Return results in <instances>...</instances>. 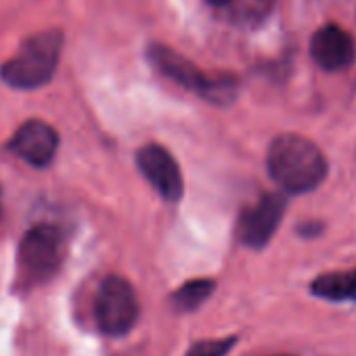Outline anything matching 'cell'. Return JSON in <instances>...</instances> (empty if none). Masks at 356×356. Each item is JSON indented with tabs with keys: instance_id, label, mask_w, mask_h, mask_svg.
<instances>
[{
	"instance_id": "3",
	"label": "cell",
	"mask_w": 356,
	"mask_h": 356,
	"mask_svg": "<svg viewBox=\"0 0 356 356\" xmlns=\"http://www.w3.org/2000/svg\"><path fill=\"white\" fill-rule=\"evenodd\" d=\"M149 59L170 80L178 82L189 90H197L202 97L218 105H225L235 97V82L231 78H208L189 59H185L183 55H178L176 51L168 47L151 44Z\"/></svg>"
},
{
	"instance_id": "15",
	"label": "cell",
	"mask_w": 356,
	"mask_h": 356,
	"mask_svg": "<svg viewBox=\"0 0 356 356\" xmlns=\"http://www.w3.org/2000/svg\"><path fill=\"white\" fill-rule=\"evenodd\" d=\"M281 356H289V354H281Z\"/></svg>"
},
{
	"instance_id": "11",
	"label": "cell",
	"mask_w": 356,
	"mask_h": 356,
	"mask_svg": "<svg viewBox=\"0 0 356 356\" xmlns=\"http://www.w3.org/2000/svg\"><path fill=\"white\" fill-rule=\"evenodd\" d=\"M214 291V281L210 279H195L185 283L183 287H178L174 293V304L181 310H193L202 306Z\"/></svg>"
},
{
	"instance_id": "14",
	"label": "cell",
	"mask_w": 356,
	"mask_h": 356,
	"mask_svg": "<svg viewBox=\"0 0 356 356\" xmlns=\"http://www.w3.org/2000/svg\"><path fill=\"white\" fill-rule=\"evenodd\" d=\"M210 5H214V7H229L233 0H208Z\"/></svg>"
},
{
	"instance_id": "6",
	"label": "cell",
	"mask_w": 356,
	"mask_h": 356,
	"mask_svg": "<svg viewBox=\"0 0 356 356\" xmlns=\"http://www.w3.org/2000/svg\"><path fill=\"white\" fill-rule=\"evenodd\" d=\"M136 163L149 185L165 200L178 202L183 197L185 183L174 155L161 145H147L136 153Z\"/></svg>"
},
{
	"instance_id": "4",
	"label": "cell",
	"mask_w": 356,
	"mask_h": 356,
	"mask_svg": "<svg viewBox=\"0 0 356 356\" xmlns=\"http://www.w3.org/2000/svg\"><path fill=\"white\" fill-rule=\"evenodd\" d=\"M138 316V304L132 285L122 277H107L95 298V318L101 331L109 335L128 333Z\"/></svg>"
},
{
	"instance_id": "1",
	"label": "cell",
	"mask_w": 356,
	"mask_h": 356,
	"mask_svg": "<svg viewBox=\"0 0 356 356\" xmlns=\"http://www.w3.org/2000/svg\"><path fill=\"white\" fill-rule=\"evenodd\" d=\"M266 165L275 185L291 195L314 191L327 176L325 155L300 134L277 136L268 147Z\"/></svg>"
},
{
	"instance_id": "8",
	"label": "cell",
	"mask_w": 356,
	"mask_h": 356,
	"mask_svg": "<svg viewBox=\"0 0 356 356\" xmlns=\"http://www.w3.org/2000/svg\"><path fill=\"white\" fill-rule=\"evenodd\" d=\"M9 147L15 155H19L28 163L36 168H44L55 159L59 147V134L51 124L42 120H30L24 126H19Z\"/></svg>"
},
{
	"instance_id": "5",
	"label": "cell",
	"mask_w": 356,
	"mask_h": 356,
	"mask_svg": "<svg viewBox=\"0 0 356 356\" xmlns=\"http://www.w3.org/2000/svg\"><path fill=\"white\" fill-rule=\"evenodd\" d=\"M65 235L53 225H38L26 233L19 245V260L24 270L36 279H47L61 266L65 258Z\"/></svg>"
},
{
	"instance_id": "13",
	"label": "cell",
	"mask_w": 356,
	"mask_h": 356,
	"mask_svg": "<svg viewBox=\"0 0 356 356\" xmlns=\"http://www.w3.org/2000/svg\"><path fill=\"white\" fill-rule=\"evenodd\" d=\"M233 346H235V337H227V339H208V341L195 343V346L187 352V356H225Z\"/></svg>"
},
{
	"instance_id": "12",
	"label": "cell",
	"mask_w": 356,
	"mask_h": 356,
	"mask_svg": "<svg viewBox=\"0 0 356 356\" xmlns=\"http://www.w3.org/2000/svg\"><path fill=\"white\" fill-rule=\"evenodd\" d=\"M270 5L273 0H233L229 7H233L239 22H258L268 13Z\"/></svg>"
},
{
	"instance_id": "2",
	"label": "cell",
	"mask_w": 356,
	"mask_h": 356,
	"mask_svg": "<svg viewBox=\"0 0 356 356\" xmlns=\"http://www.w3.org/2000/svg\"><path fill=\"white\" fill-rule=\"evenodd\" d=\"M63 47V34L59 30H47L28 38L19 53L0 67V78L9 86L32 90L44 86L59 65Z\"/></svg>"
},
{
	"instance_id": "9",
	"label": "cell",
	"mask_w": 356,
	"mask_h": 356,
	"mask_svg": "<svg viewBox=\"0 0 356 356\" xmlns=\"http://www.w3.org/2000/svg\"><path fill=\"white\" fill-rule=\"evenodd\" d=\"M310 55L314 63L327 72L348 70L356 59L354 38L339 26H323L310 40Z\"/></svg>"
},
{
	"instance_id": "10",
	"label": "cell",
	"mask_w": 356,
	"mask_h": 356,
	"mask_svg": "<svg viewBox=\"0 0 356 356\" xmlns=\"http://www.w3.org/2000/svg\"><path fill=\"white\" fill-rule=\"evenodd\" d=\"M310 293L329 302H356V268L354 273H329L314 279Z\"/></svg>"
},
{
	"instance_id": "7",
	"label": "cell",
	"mask_w": 356,
	"mask_h": 356,
	"mask_svg": "<svg viewBox=\"0 0 356 356\" xmlns=\"http://www.w3.org/2000/svg\"><path fill=\"white\" fill-rule=\"evenodd\" d=\"M283 214H285L283 197L275 193L262 195L241 218V227H239L241 241L256 250L264 248L273 239L275 231L279 229Z\"/></svg>"
}]
</instances>
